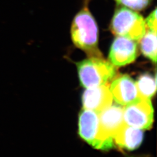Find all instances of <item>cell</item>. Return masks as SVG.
<instances>
[{
  "instance_id": "277c9868",
  "label": "cell",
  "mask_w": 157,
  "mask_h": 157,
  "mask_svg": "<svg viewBox=\"0 0 157 157\" xmlns=\"http://www.w3.org/2000/svg\"><path fill=\"white\" fill-rule=\"evenodd\" d=\"M99 130L94 148L102 150L111 149L114 146L113 137L124 123L123 108L112 104L98 113Z\"/></svg>"
},
{
  "instance_id": "7c38bea8",
  "label": "cell",
  "mask_w": 157,
  "mask_h": 157,
  "mask_svg": "<svg viewBox=\"0 0 157 157\" xmlns=\"http://www.w3.org/2000/svg\"><path fill=\"white\" fill-rule=\"evenodd\" d=\"M140 41L143 54L155 63L157 62V32L149 29L147 30Z\"/></svg>"
},
{
  "instance_id": "ba28073f",
  "label": "cell",
  "mask_w": 157,
  "mask_h": 157,
  "mask_svg": "<svg viewBox=\"0 0 157 157\" xmlns=\"http://www.w3.org/2000/svg\"><path fill=\"white\" fill-rule=\"evenodd\" d=\"M112 94L108 84L87 88L82 96L84 109L100 113L112 104Z\"/></svg>"
},
{
  "instance_id": "3957f363",
  "label": "cell",
  "mask_w": 157,
  "mask_h": 157,
  "mask_svg": "<svg viewBox=\"0 0 157 157\" xmlns=\"http://www.w3.org/2000/svg\"><path fill=\"white\" fill-rule=\"evenodd\" d=\"M112 33L138 42L147 30L145 20L133 10L124 6L118 8L112 17L110 25Z\"/></svg>"
},
{
  "instance_id": "5b68a950",
  "label": "cell",
  "mask_w": 157,
  "mask_h": 157,
  "mask_svg": "<svg viewBox=\"0 0 157 157\" xmlns=\"http://www.w3.org/2000/svg\"><path fill=\"white\" fill-rule=\"evenodd\" d=\"M124 123L144 130L151 128L154 121V109L150 100L139 98L123 108Z\"/></svg>"
},
{
  "instance_id": "8fae6325",
  "label": "cell",
  "mask_w": 157,
  "mask_h": 157,
  "mask_svg": "<svg viewBox=\"0 0 157 157\" xmlns=\"http://www.w3.org/2000/svg\"><path fill=\"white\" fill-rule=\"evenodd\" d=\"M139 97L151 100L156 92V78L149 73H144L135 82Z\"/></svg>"
},
{
  "instance_id": "4fadbf2b",
  "label": "cell",
  "mask_w": 157,
  "mask_h": 157,
  "mask_svg": "<svg viewBox=\"0 0 157 157\" xmlns=\"http://www.w3.org/2000/svg\"><path fill=\"white\" fill-rule=\"evenodd\" d=\"M118 4L128 7L132 10L139 11L145 9L151 0H115Z\"/></svg>"
},
{
  "instance_id": "9c48e42d",
  "label": "cell",
  "mask_w": 157,
  "mask_h": 157,
  "mask_svg": "<svg viewBox=\"0 0 157 157\" xmlns=\"http://www.w3.org/2000/svg\"><path fill=\"white\" fill-rule=\"evenodd\" d=\"M99 130L98 113L89 109L81 111L78 119V134L80 136L94 147Z\"/></svg>"
},
{
  "instance_id": "5bb4252c",
  "label": "cell",
  "mask_w": 157,
  "mask_h": 157,
  "mask_svg": "<svg viewBox=\"0 0 157 157\" xmlns=\"http://www.w3.org/2000/svg\"><path fill=\"white\" fill-rule=\"evenodd\" d=\"M145 22H146V26L148 28L149 30L157 32V10L156 8L146 18Z\"/></svg>"
},
{
  "instance_id": "7a4b0ae2",
  "label": "cell",
  "mask_w": 157,
  "mask_h": 157,
  "mask_svg": "<svg viewBox=\"0 0 157 157\" xmlns=\"http://www.w3.org/2000/svg\"><path fill=\"white\" fill-rule=\"evenodd\" d=\"M80 82L90 88L108 84L117 76V67L102 57H89L76 63Z\"/></svg>"
},
{
  "instance_id": "52a82bcc",
  "label": "cell",
  "mask_w": 157,
  "mask_h": 157,
  "mask_svg": "<svg viewBox=\"0 0 157 157\" xmlns=\"http://www.w3.org/2000/svg\"><path fill=\"white\" fill-rule=\"evenodd\" d=\"M109 90L113 99L118 104L123 106L129 105L140 98L135 81L127 75H119L113 78Z\"/></svg>"
},
{
  "instance_id": "8992f818",
  "label": "cell",
  "mask_w": 157,
  "mask_h": 157,
  "mask_svg": "<svg viewBox=\"0 0 157 157\" xmlns=\"http://www.w3.org/2000/svg\"><path fill=\"white\" fill-rule=\"evenodd\" d=\"M137 56V42L124 37L118 36L112 43L108 59L115 67H119L134 62Z\"/></svg>"
},
{
  "instance_id": "30bf717a",
  "label": "cell",
  "mask_w": 157,
  "mask_h": 157,
  "mask_svg": "<svg viewBox=\"0 0 157 157\" xmlns=\"http://www.w3.org/2000/svg\"><path fill=\"white\" fill-rule=\"evenodd\" d=\"M143 140L141 129L124 123L113 137V143L118 147L128 150H134L140 146Z\"/></svg>"
},
{
  "instance_id": "6da1fadb",
  "label": "cell",
  "mask_w": 157,
  "mask_h": 157,
  "mask_svg": "<svg viewBox=\"0 0 157 157\" xmlns=\"http://www.w3.org/2000/svg\"><path fill=\"white\" fill-rule=\"evenodd\" d=\"M74 45L89 57H102L98 48V29L92 14L86 5L73 19L71 28Z\"/></svg>"
}]
</instances>
